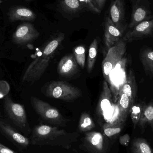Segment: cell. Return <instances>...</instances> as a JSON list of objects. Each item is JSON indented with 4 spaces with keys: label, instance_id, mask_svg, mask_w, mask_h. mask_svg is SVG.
<instances>
[{
    "label": "cell",
    "instance_id": "6da1fadb",
    "mask_svg": "<svg viewBox=\"0 0 153 153\" xmlns=\"http://www.w3.org/2000/svg\"><path fill=\"white\" fill-rule=\"evenodd\" d=\"M64 39V34L60 33L44 45L39 52L40 55L38 56L26 69L22 76V82L33 83L41 78Z\"/></svg>",
    "mask_w": 153,
    "mask_h": 153
},
{
    "label": "cell",
    "instance_id": "7a4b0ae2",
    "mask_svg": "<svg viewBox=\"0 0 153 153\" xmlns=\"http://www.w3.org/2000/svg\"><path fill=\"white\" fill-rule=\"evenodd\" d=\"M79 136L77 133H68L56 127L41 125L34 128L30 140L34 145L62 146L69 149Z\"/></svg>",
    "mask_w": 153,
    "mask_h": 153
},
{
    "label": "cell",
    "instance_id": "3957f363",
    "mask_svg": "<svg viewBox=\"0 0 153 153\" xmlns=\"http://www.w3.org/2000/svg\"><path fill=\"white\" fill-rule=\"evenodd\" d=\"M126 44L121 39L108 50L102 64V74L105 81L111 84L110 75L117 65L124 59L126 52Z\"/></svg>",
    "mask_w": 153,
    "mask_h": 153
},
{
    "label": "cell",
    "instance_id": "277c9868",
    "mask_svg": "<svg viewBox=\"0 0 153 153\" xmlns=\"http://www.w3.org/2000/svg\"><path fill=\"white\" fill-rule=\"evenodd\" d=\"M47 95L50 98L66 101H74L81 97L82 91L76 86L63 81H54L46 89Z\"/></svg>",
    "mask_w": 153,
    "mask_h": 153
},
{
    "label": "cell",
    "instance_id": "5b68a950",
    "mask_svg": "<svg viewBox=\"0 0 153 153\" xmlns=\"http://www.w3.org/2000/svg\"><path fill=\"white\" fill-rule=\"evenodd\" d=\"M4 105L8 117L13 124L22 130L29 132L30 127L24 106L14 102L9 95L4 98Z\"/></svg>",
    "mask_w": 153,
    "mask_h": 153
},
{
    "label": "cell",
    "instance_id": "8992f818",
    "mask_svg": "<svg viewBox=\"0 0 153 153\" xmlns=\"http://www.w3.org/2000/svg\"><path fill=\"white\" fill-rule=\"evenodd\" d=\"M30 102L34 110L44 120L55 125L65 122L60 111L48 102L34 96L30 98Z\"/></svg>",
    "mask_w": 153,
    "mask_h": 153
},
{
    "label": "cell",
    "instance_id": "52a82bcc",
    "mask_svg": "<svg viewBox=\"0 0 153 153\" xmlns=\"http://www.w3.org/2000/svg\"><path fill=\"white\" fill-rule=\"evenodd\" d=\"M132 4L131 20L128 25L129 29L142 22L153 18L149 0H129Z\"/></svg>",
    "mask_w": 153,
    "mask_h": 153
},
{
    "label": "cell",
    "instance_id": "ba28073f",
    "mask_svg": "<svg viewBox=\"0 0 153 153\" xmlns=\"http://www.w3.org/2000/svg\"><path fill=\"white\" fill-rule=\"evenodd\" d=\"M107 137L99 132L86 133L84 138V146L91 153H107L109 150Z\"/></svg>",
    "mask_w": 153,
    "mask_h": 153
},
{
    "label": "cell",
    "instance_id": "9c48e42d",
    "mask_svg": "<svg viewBox=\"0 0 153 153\" xmlns=\"http://www.w3.org/2000/svg\"><path fill=\"white\" fill-rule=\"evenodd\" d=\"M153 36V18L138 23L128 30L122 39L126 43L148 38Z\"/></svg>",
    "mask_w": 153,
    "mask_h": 153
},
{
    "label": "cell",
    "instance_id": "30bf717a",
    "mask_svg": "<svg viewBox=\"0 0 153 153\" xmlns=\"http://www.w3.org/2000/svg\"><path fill=\"white\" fill-rule=\"evenodd\" d=\"M109 17L114 25L124 33L127 27L126 22L125 0H112Z\"/></svg>",
    "mask_w": 153,
    "mask_h": 153
},
{
    "label": "cell",
    "instance_id": "8fae6325",
    "mask_svg": "<svg viewBox=\"0 0 153 153\" xmlns=\"http://www.w3.org/2000/svg\"><path fill=\"white\" fill-rule=\"evenodd\" d=\"M39 33L31 23L25 22L17 27L13 35V41L17 45H24L36 39Z\"/></svg>",
    "mask_w": 153,
    "mask_h": 153
},
{
    "label": "cell",
    "instance_id": "7c38bea8",
    "mask_svg": "<svg viewBox=\"0 0 153 153\" xmlns=\"http://www.w3.org/2000/svg\"><path fill=\"white\" fill-rule=\"evenodd\" d=\"M0 132L16 146L26 148L29 145L28 138L20 134L10 124L0 120Z\"/></svg>",
    "mask_w": 153,
    "mask_h": 153
},
{
    "label": "cell",
    "instance_id": "4fadbf2b",
    "mask_svg": "<svg viewBox=\"0 0 153 153\" xmlns=\"http://www.w3.org/2000/svg\"><path fill=\"white\" fill-rule=\"evenodd\" d=\"M104 19V43L108 50L123 37L124 33L114 25L109 16H105Z\"/></svg>",
    "mask_w": 153,
    "mask_h": 153
},
{
    "label": "cell",
    "instance_id": "5bb4252c",
    "mask_svg": "<svg viewBox=\"0 0 153 153\" xmlns=\"http://www.w3.org/2000/svg\"><path fill=\"white\" fill-rule=\"evenodd\" d=\"M119 92L124 93L128 96L130 100L131 107L137 100V84L134 73L132 69L129 70L125 82L120 88Z\"/></svg>",
    "mask_w": 153,
    "mask_h": 153
},
{
    "label": "cell",
    "instance_id": "9a60e30c",
    "mask_svg": "<svg viewBox=\"0 0 153 153\" xmlns=\"http://www.w3.org/2000/svg\"><path fill=\"white\" fill-rule=\"evenodd\" d=\"M77 63L74 55L69 54L62 58L58 64L57 71L61 76H69L76 73Z\"/></svg>",
    "mask_w": 153,
    "mask_h": 153
},
{
    "label": "cell",
    "instance_id": "2e32d148",
    "mask_svg": "<svg viewBox=\"0 0 153 153\" xmlns=\"http://www.w3.org/2000/svg\"><path fill=\"white\" fill-rule=\"evenodd\" d=\"M11 22L17 21H33L36 19L35 13L28 8L21 6L11 8L8 13Z\"/></svg>",
    "mask_w": 153,
    "mask_h": 153
},
{
    "label": "cell",
    "instance_id": "e0dca14e",
    "mask_svg": "<svg viewBox=\"0 0 153 153\" xmlns=\"http://www.w3.org/2000/svg\"><path fill=\"white\" fill-rule=\"evenodd\" d=\"M113 105L111 92L109 87L108 82L104 81L102 86V91L98 102V112L101 115H104V113L109 110Z\"/></svg>",
    "mask_w": 153,
    "mask_h": 153
},
{
    "label": "cell",
    "instance_id": "ac0fdd59",
    "mask_svg": "<svg viewBox=\"0 0 153 153\" xmlns=\"http://www.w3.org/2000/svg\"><path fill=\"white\" fill-rule=\"evenodd\" d=\"M119 98L117 104L118 119L120 123H125L130 113L131 103L128 96L124 93L119 92Z\"/></svg>",
    "mask_w": 153,
    "mask_h": 153
},
{
    "label": "cell",
    "instance_id": "d6986e66",
    "mask_svg": "<svg viewBox=\"0 0 153 153\" xmlns=\"http://www.w3.org/2000/svg\"><path fill=\"white\" fill-rule=\"evenodd\" d=\"M140 59L146 76L153 78V50L148 47L142 48L140 53Z\"/></svg>",
    "mask_w": 153,
    "mask_h": 153
},
{
    "label": "cell",
    "instance_id": "ffe728a7",
    "mask_svg": "<svg viewBox=\"0 0 153 153\" xmlns=\"http://www.w3.org/2000/svg\"><path fill=\"white\" fill-rule=\"evenodd\" d=\"M148 125L151 127L153 132V99L149 103H146L138 123L143 132Z\"/></svg>",
    "mask_w": 153,
    "mask_h": 153
},
{
    "label": "cell",
    "instance_id": "44dd1931",
    "mask_svg": "<svg viewBox=\"0 0 153 153\" xmlns=\"http://www.w3.org/2000/svg\"><path fill=\"white\" fill-rule=\"evenodd\" d=\"M133 153H153L152 150L147 141L143 138H136L131 144Z\"/></svg>",
    "mask_w": 153,
    "mask_h": 153
},
{
    "label": "cell",
    "instance_id": "7402d4cb",
    "mask_svg": "<svg viewBox=\"0 0 153 153\" xmlns=\"http://www.w3.org/2000/svg\"><path fill=\"white\" fill-rule=\"evenodd\" d=\"M98 51V42L96 38L90 45L87 59V69L89 73L91 72L95 65Z\"/></svg>",
    "mask_w": 153,
    "mask_h": 153
},
{
    "label": "cell",
    "instance_id": "603a6c76",
    "mask_svg": "<svg viewBox=\"0 0 153 153\" xmlns=\"http://www.w3.org/2000/svg\"><path fill=\"white\" fill-rule=\"evenodd\" d=\"M146 103L145 102L142 101H136L130 108L129 114H130L134 129L136 128L137 126L138 125L143 109Z\"/></svg>",
    "mask_w": 153,
    "mask_h": 153
},
{
    "label": "cell",
    "instance_id": "cb8c5ba5",
    "mask_svg": "<svg viewBox=\"0 0 153 153\" xmlns=\"http://www.w3.org/2000/svg\"><path fill=\"white\" fill-rule=\"evenodd\" d=\"M60 4L65 11L70 13L78 12L83 8L79 0H61Z\"/></svg>",
    "mask_w": 153,
    "mask_h": 153
},
{
    "label": "cell",
    "instance_id": "d4e9b609",
    "mask_svg": "<svg viewBox=\"0 0 153 153\" xmlns=\"http://www.w3.org/2000/svg\"><path fill=\"white\" fill-rule=\"evenodd\" d=\"M95 125L88 113H82L79 120L78 128L81 132H87L95 127Z\"/></svg>",
    "mask_w": 153,
    "mask_h": 153
},
{
    "label": "cell",
    "instance_id": "484cf974",
    "mask_svg": "<svg viewBox=\"0 0 153 153\" xmlns=\"http://www.w3.org/2000/svg\"><path fill=\"white\" fill-rule=\"evenodd\" d=\"M124 123L120 124H108L105 123L103 125V133L107 137H111L118 134L122 131Z\"/></svg>",
    "mask_w": 153,
    "mask_h": 153
},
{
    "label": "cell",
    "instance_id": "4316f807",
    "mask_svg": "<svg viewBox=\"0 0 153 153\" xmlns=\"http://www.w3.org/2000/svg\"><path fill=\"white\" fill-rule=\"evenodd\" d=\"M74 55L77 64L84 68L85 62V49L83 45L76 47L74 49Z\"/></svg>",
    "mask_w": 153,
    "mask_h": 153
},
{
    "label": "cell",
    "instance_id": "83f0119b",
    "mask_svg": "<svg viewBox=\"0 0 153 153\" xmlns=\"http://www.w3.org/2000/svg\"><path fill=\"white\" fill-rule=\"evenodd\" d=\"M82 5L83 7H85L91 11L96 13H100L101 11L95 7L92 0H79Z\"/></svg>",
    "mask_w": 153,
    "mask_h": 153
},
{
    "label": "cell",
    "instance_id": "f1b7e54d",
    "mask_svg": "<svg viewBox=\"0 0 153 153\" xmlns=\"http://www.w3.org/2000/svg\"><path fill=\"white\" fill-rule=\"evenodd\" d=\"M130 138L129 135L125 134L120 137L119 142L122 145L127 146L130 142Z\"/></svg>",
    "mask_w": 153,
    "mask_h": 153
},
{
    "label": "cell",
    "instance_id": "f546056e",
    "mask_svg": "<svg viewBox=\"0 0 153 153\" xmlns=\"http://www.w3.org/2000/svg\"><path fill=\"white\" fill-rule=\"evenodd\" d=\"M92 1L95 7L101 11L104 7L106 0H92Z\"/></svg>",
    "mask_w": 153,
    "mask_h": 153
},
{
    "label": "cell",
    "instance_id": "4dcf8cb0",
    "mask_svg": "<svg viewBox=\"0 0 153 153\" xmlns=\"http://www.w3.org/2000/svg\"><path fill=\"white\" fill-rule=\"evenodd\" d=\"M0 153H17L0 143Z\"/></svg>",
    "mask_w": 153,
    "mask_h": 153
},
{
    "label": "cell",
    "instance_id": "1f68e13d",
    "mask_svg": "<svg viewBox=\"0 0 153 153\" xmlns=\"http://www.w3.org/2000/svg\"><path fill=\"white\" fill-rule=\"evenodd\" d=\"M26 1H30V0H26Z\"/></svg>",
    "mask_w": 153,
    "mask_h": 153
}]
</instances>
